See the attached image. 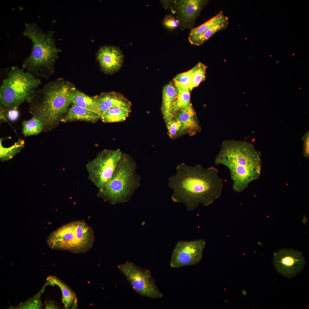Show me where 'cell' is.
<instances>
[{
	"mask_svg": "<svg viewBox=\"0 0 309 309\" xmlns=\"http://www.w3.org/2000/svg\"><path fill=\"white\" fill-rule=\"evenodd\" d=\"M176 169V174L169 180V186L173 191L171 199L184 204L188 211L201 204L208 206L221 195L223 181L216 168H205L199 164L189 166L183 163Z\"/></svg>",
	"mask_w": 309,
	"mask_h": 309,
	"instance_id": "1",
	"label": "cell"
},
{
	"mask_svg": "<svg viewBox=\"0 0 309 309\" xmlns=\"http://www.w3.org/2000/svg\"><path fill=\"white\" fill-rule=\"evenodd\" d=\"M215 163L229 170L232 188L236 192L245 190L261 174L260 153L252 144L246 141L232 139L223 141Z\"/></svg>",
	"mask_w": 309,
	"mask_h": 309,
	"instance_id": "2",
	"label": "cell"
},
{
	"mask_svg": "<svg viewBox=\"0 0 309 309\" xmlns=\"http://www.w3.org/2000/svg\"><path fill=\"white\" fill-rule=\"evenodd\" d=\"M75 89L70 82L58 79L37 90L29 102L30 112L41 122L43 130H50L61 122L72 103Z\"/></svg>",
	"mask_w": 309,
	"mask_h": 309,
	"instance_id": "3",
	"label": "cell"
},
{
	"mask_svg": "<svg viewBox=\"0 0 309 309\" xmlns=\"http://www.w3.org/2000/svg\"><path fill=\"white\" fill-rule=\"evenodd\" d=\"M24 35L32 41L30 54L24 60L22 68L34 76L48 78L60 51L55 45L52 31L44 32L36 24L26 23Z\"/></svg>",
	"mask_w": 309,
	"mask_h": 309,
	"instance_id": "4",
	"label": "cell"
},
{
	"mask_svg": "<svg viewBox=\"0 0 309 309\" xmlns=\"http://www.w3.org/2000/svg\"><path fill=\"white\" fill-rule=\"evenodd\" d=\"M137 165L129 154L123 153L108 183L97 195L112 205L127 202L140 185Z\"/></svg>",
	"mask_w": 309,
	"mask_h": 309,
	"instance_id": "5",
	"label": "cell"
},
{
	"mask_svg": "<svg viewBox=\"0 0 309 309\" xmlns=\"http://www.w3.org/2000/svg\"><path fill=\"white\" fill-rule=\"evenodd\" d=\"M41 84L39 78L22 68L13 66L0 87L1 104L8 109H17L22 103H29Z\"/></svg>",
	"mask_w": 309,
	"mask_h": 309,
	"instance_id": "6",
	"label": "cell"
},
{
	"mask_svg": "<svg viewBox=\"0 0 309 309\" xmlns=\"http://www.w3.org/2000/svg\"><path fill=\"white\" fill-rule=\"evenodd\" d=\"M94 236L92 228L83 221H73L52 232L47 243L52 249L83 253L92 247Z\"/></svg>",
	"mask_w": 309,
	"mask_h": 309,
	"instance_id": "7",
	"label": "cell"
},
{
	"mask_svg": "<svg viewBox=\"0 0 309 309\" xmlns=\"http://www.w3.org/2000/svg\"><path fill=\"white\" fill-rule=\"evenodd\" d=\"M123 153L118 148L104 149L86 164L88 179L98 188L104 189L112 175Z\"/></svg>",
	"mask_w": 309,
	"mask_h": 309,
	"instance_id": "8",
	"label": "cell"
},
{
	"mask_svg": "<svg viewBox=\"0 0 309 309\" xmlns=\"http://www.w3.org/2000/svg\"><path fill=\"white\" fill-rule=\"evenodd\" d=\"M118 268L137 293L152 299H159L163 296L149 270L141 268L129 261L118 265Z\"/></svg>",
	"mask_w": 309,
	"mask_h": 309,
	"instance_id": "9",
	"label": "cell"
},
{
	"mask_svg": "<svg viewBox=\"0 0 309 309\" xmlns=\"http://www.w3.org/2000/svg\"><path fill=\"white\" fill-rule=\"evenodd\" d=\"M205 246V241L201 239L179 241L172 252L170 266L173 268H178L197 264L202 258Z\"/></svg>",
	"mask_w": 309,
	"mask_h": 309,
	"instance_id": "10",
	"label": "cell"
},
{
	"mask_svg": "<svg viewBox=\"0 0 309 309\" xmlns=\"http://www.w3.org/2000/svg\"><path fill=\"white\" fill-rule=\"evenodd\" d=\"M208 0H173L170 10L179 22L181 30L193 28L196 21Z\"/></svg>",
	"mask_w": 309,
	"mask_h": 309,
	"instance_id": "11",
	"label": "cell"
},
{
	"mask_svg": "<svg viewBox=\"0 0 309 309\" xmlns=\"http://www.w3.org/2000/svg\"><path fill=\"white\" fill-rule=\"evenodd\" d=\"M273 262L278 272L288 278L300 272L305 264L302 253L292 249L283 248L274 253Z\"/></svg>",
	"mask_w": 309,
	"mask_h": 309,
	"instance_id": "12",
	"label": "cell"
},
{
	"mask_svg": "<svg viewBox=\"0 0 309 309\" xmlns=\"http://www.w3.org/2000/svg\"><path fill=\"white\" fill-rule=\"evenodd\" d=\"M96 56L101 70L106 74L117 72L122 66L124 56L118 47L104 46L99 49Z\"/></svg>",
	"mask_w": 309,
	"mask_h": 309,
	"instance_id": "13",
	"label": "cell"
},
{
	"mask_svg": "<svg viewBox=\"0 0 309 309\" xmlns=\"http://www.w3.org/2000/svg\"><path fill=\"white\" fill-rule=\"evenodd\" d=\"M98 114L102 116L109 109L118 106L131 108L130 102L121 94L115 92L103 93L95 96Z\"/></svg>",
	"mask_w": 309,
	"mask_h": 309,
	"instance_id": "14",
	"label": "cell"
},
{
	"mask_svg": "<svg viewBox=\"0 0 309 309\" xmlns=\"http://www.w3.org/2000/svg\"><path fill=\"white\" fill-rule=\"evenodd\" d=\"M181 123L183 133L192 136L200 130L195 112L192 105L182 108L174 115Z\"/></svg>",
	"mask_w": 309,
	"mask_h": 309,
	"instance_id": "15",
	"label": "cell"
},
{
	"mask_svg": "<svg viewBox=\"0 0 309 309\" xmlns=\"http://www.w3.org/2000/svg\"><path fill=\"white\" fill-rule=\"evenodd\" d=\"M177 98V93L173 84H169L164 87L161 110L166 125L174 118L173 111Z\"/></svg>",
	"mask_w": 309,
	"mask_h": 309,
	"instance_id": "16",
	"label": "cell"
},
{
	"mask_svg": "<svg viewBox=\"0 0 309 309\" xmlns=\"http://www.w3.org/2000/svg\"><path fill=\"white\" fill-rule=\"evenodd\" d=\"M101 119V116L99 114L73 104L68 109L61 122L80 121L95 123Z\"/></svg>",
	"mask_w": 309,
	"mask_h": 309,
	"instance_id": "17",
	"label": "cell"
},
{
	"mask_svg": "<svg viewBox=\"0 0 309 309\" xmlns=\"http://www.w3.org/2000/svg\"><path fill=\"white\" fill-rule=\"evenodd\" d=\"M48 285L56 286L59 288L62 294V302L65 309H75L77 307V299L75 293L66 284L57 277L50 276L47 279Z\"/></svg>",
	"mask_w": 309,
	"mask_h": 309,
	"instance_id": "18",
	"label": "cell"
},
{
	"mask_svg": "<svg viewBox=\"0 0 309 309\" xmlns=\"http://www.w3.org/2000/svg\"><path fill=\"white\" fill-rule=\"evenodd\" d=\"M229 24L228 18L225 16L219 24L203 33L196 35H189L188 38L189 41L193 45L197 46L201 45L217 32L226 29Z\"/></svg>",
	"mask_w": 309,
	"mask_h": 309,
	"instance_id": "19",
	"label": "cell"
},
{
	"mask_svg": "<svg viewBox=\"0 0 309 309\" xmlns=\"http://www.w3.org/2000/svg\"><path fill=\"white\" fill-rule=\"evenodd\" d=\"M72 103L76 106L92 111L99 114L97 104L95 96L92 97L88 96L76 89L73 92Z\"/></svg>",
	"mask_w": 309,
	"mask_h": 309,
	"instance_id": "20",
	"label": "cell"
},
{
	"mask_svg": "<svg viewBox=\"0 0 309 309\" xmlns=\"http://www.w3.org/2000/svg\"><path fill=\"white\" fill-rule=\"evenodd\" d=\"M131 108L116 106L110 108L102 116V121L105 123L124 121L129 116Z\"/></svg>",
	"mask_w": 309,
	"mask_h": 309,
	"instance_id": "21",
	"label": "cell"
},
{
	"mask_svg": "<svg viewBox=\"0 0 309 309\" xmlns=\"http://www.w3.org/2000/svg\"><path fill=\"white\" fill-rule=\"evenodd\" d=\"M173 85L177 93L176 101L173 111L174 117L175 113L179 109L192 104L190 102V91L177 85L174 84Z\"/></svg>",
	"mask_w": 309,
	"mask_h": 309,
	"instance_id": "22",
	"label": "cell"
},
{
	"mask_svg": "<svg viewBox=\"0 0 309 309\" xmlns=\"http://www.w3.org/2000/svg\"><path fill=\"white\" fill-rule=\"evenodd\" d=\"M225 16L224 15L223 11H220L217 14L206 22L191 29L189 35H196L203 33L219 24Z\"/></svg>",
	"mask_w": 309,
	"mask_h": 309,
	"instance_id": "23",
	"label": "cell"
},
{
	"mask_svg": "<svg viewBox=\"0 0 309 309\" xmlns=\"http://www.w3.org/2000/svg\"><path fill=\"white\" fill-rule=\"evenodd\" d=\"M22 125V132L25 136L36 135L43 130L41 122L33 117L28 120L23 121Z\"/></svg>",
	"mask_w": 309,
	"mask_h": 309,
	"instance_id": "24",
	"label": "cell"
},
{
	"mask_svg": "<svg viewBox=\"0 0 309 309\" xmlns=\"http://www.w3.org/2000/svg\"><path fill=\"white\" fill-rule=\"evenodd\" d=\"M47 285H48L46 282L42 289L37 294L27 301L19 304V305L15 306H11L10 308L14 309L42 308L43 306L41 300V297L42 294L45 290L46 286Z\"/></svg>",
	"mask_w": 309,
	"mask_h": 309,
	"instance_id": "25",
	"label": "cell"
},
{
	"mask_svg": "<svg viewBox=\"0 0 309 309\" xmlns=\"http://www.w3.org/2000/svg\"><path fill=\"white\" fill-rule=\"evenodd\" d=\"M3 139L2 138L0 139V157L3 159L6 160L12 158L16 153L19 152L21 149L24 147V140L19 139L11 147L5 148L2 145V142Z\"/></svg>",
	"mask_w": 309,
	"mask_h": 309,
	"instance_id": "26",
	"label": "cell"
},
{
	"mask_svg": "<svg viewBox=\"0 0 309 309\" xmlns=\"http://www.w3.org/2000/svg\"><path fill=\"white\" fill-rule=\"evenodd\" d=\"M196 70L193 75L189 87L190 91L198 86L205 79L207 66L200 62L196 65Z\"/></svg>",
	"mask_w": 309,
	"mask_h": 309,
	"instance_id": "27",
	"label": "cell"
},
{
	"mask_svg": "<svg viewBox=\"0 0 309 309\" xmlns=\"http://www.w3.org/2000/svg\"><path fill=\"white\" fill-rule=\"evenodd\" d=\"M196 69L195 65L189 70L176 75L173 80L174 84L178 85L184 88L189 89L190 90V86Z\"/></svg>",
	"mask_w": 309,
	"mask_h": 309,
	"instance_id": "28",
	"label": "cell"
},
{
	"mask_svg": "<svg viewBox=\"0 0 309 309\" xmlns=\"http://www.w3.org/2000/svg\"><path fill=\"white\" fill-rule=\"evenodd\" d=\"M169 136L174 138L183 134L181 123L177 118H174L167 125Z\"/></svg>",
	"mask_w": 309,
	"mask_h": 309,
	"instance_id": "29",
	"label": "cell"
},
{
	"mask_svg": "<svg viewBox=\"0 0 309 309\" xmlns=\"http://www.w3.org/2000/svg\"><path fill=\"white\" fill-rule=\"evenodd\" d=\"M163 23L164 26L167 29L173 30L179 26V21L172 14L166 15L164 20Z\"/></svg>",
	"mask_w": 309,
	"mask_h": 309,
	"instance_id": "30",
	"label": "cell"
},
{
	"mask_svg": "<svg viewBox=\"0 0 309 309\" xmlns=\"http://www.w3.org/2000/svg\"><path fill=\"white\" fill-rule=\"evenodd\" d=\"M304 154L306 158L309 155V132L307 131L303 137Z\"/></svg>",
	"mask_w": 309,
	"mask_h": 309,
	"instance_id": "31",
	"label": "cell"
},
{
	"mask_svg": "<svg viewBox=\"0 0 309 309\" xmlns=\"http://www.w3.org/2000/svg\"><path fill=\"white\" fill-rule=\"evenodd\" d=\"M19 115V112L17 109H8L7 113V117L10 121H13L18 119Z\"/></svg>",
	"mask_w": 309,
	"mask_h": 309,
	"instance_id": "32",
	"label": "cell"
},
{
	"mask_svg": "<svg viewBox=\"0 0 309 309\" xmlns=\"http://www.w3.org/2000/svg\"><path fill=\"white\" fill-rule=\"evenodd\" d=\"M173 0H161L160 2L163 7L166 9H170Z\"/></svg>",
	"mask_w": 309,
	"mask_h": 309,
	"instance_id": "33",
	"label": "cell"
},
{
	"mask_svg": "<svg viewBox=\"0 0 309 309\" xmlns=\"http://www.w3.org/2000/svg\"><path fill=\"white\" fill-rule=\"evenodd\" d=\"M58 307L52 302H46L45 303V309H58Z\"/></svg>",
	"mask_w": 309,
	"mask_h": 309,
	"instance_id": "34",
	"label": "cell"
}]
</instances>
